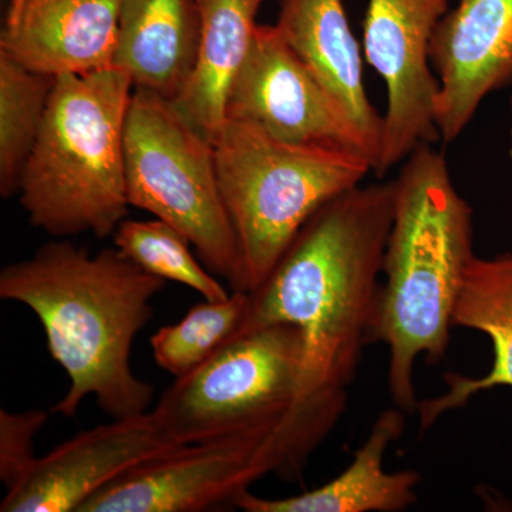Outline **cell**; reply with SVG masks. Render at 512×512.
<instances>
[{
	"label": "cell",
	"instance_id": "1",
	"mask_svg": "<svg viewBox=\"0 0 512 512\" xmlns=\"http://www.w3.org/2000/svg\"><path fill=\"white\" fill-rule=\"evenodd\" d=\"M393 211L394 180L343 192L306 222L249 293L244 329L289 323L301 330L306 397L348 392L373 343Z\"/></svg>",
	"mask_w": 512,
	"mask_h": 512
},
{
	"label": "cell",
	"instance_id": "2",
	"mask_svg": "<svg viewBox=\"0 0 512 512\" xmlns=\"http://www.w3.org/2000/svg\"><path fill=\"white\" fill-rule=\"evenodd\" d=\"M165 285L117 248L90 254L67 239L2 269L0 298L35 313L50 356L69 376L50 413L76 417L87 397L113 419L148 412L154 387L134 375L131 352Z\"/></svg>",
	"mask_w": 512,
	"mask_h": 512
},
{
	"label": "cell",
	"instance_id": "3",
	"mask_svg": "<svg viewBox=\"0 0 512 512\" xmlns=\"http://www.w3.org/2000/svg\"><path fill=\"white\" fill-rule=\"evenodd\" d=\"M474 256L473 210L457 191L446 157L420 144L394 178L392 229L384 254L373 343L389 348L393 406L417 410L413 370L420 356L440 362Z\"/></svg>",
	"mask_w": 512,
	"mask_h": 512
},
{
	"label": "cell",
	"instance_id": "4",
	"mask_svg": "<svg viewBox=\"0 0 512 512\" xmlns=\"http://www.w3.org/2000/svg\"><path fill=\"white\" fill-rule=\"evenodd\" d=\"M134 86L117 67L56 77L19 183L30 224L55 238H107L126 220L124 131Z\"/></svg>",
	"mask_w": 512,
	"mask_h": 512
},
{
	"label": "cell",
	"instance_id": "5",
	"mask_svg": "<svg viewBox=\"0 0 512 512\" xmlns=\"http://www.w3.org/2000/svg\"><path fill=\"white\" fill-rule=\"evenodd\" d=\"M222 200L237 238L235 291L264 284L306 222L373 171L356 151L285 143L228 119L214 141Z\"/></svg>",
	"mask_w": 512,
	"mask_h": 512
},
{
	"label": "cell",
	"instance_id": "6",
	"mask_svg": "<svg viewBox=\"0 0 512 512\" xmlns=\"http://www.w3.org/2000/svg\"><path fill=\"white\" fill-rule=\"evenodd\" d=\"M346 402L348 392L316 394L282 420L177 447L117 478L79 512H200L231 504L269 474L295 480Z\"/></svg>",
	"mask_w": 512,
	"mask_h": 512
},
{
	"label": "cell",
	"instance_id": "7",
	"mask_svg": "<svg viewBox=\"0 0 512 512\" xmlns=\"http://www.w3.org/2000/svg\"><path fill=\"white\" fill-rule=\"evenodd\" d=\"M130 207L183 232L212 274L239 281L237 238L222 200L214 143L173 101L134 90L124 131Z\"/></svg>",
	"mask_w": 512,
	"mask_h": 512
},
{
	"label": "cell",
	"instance_id": "8",
	"mask_svg": "<svg viewBox=\"0 0 512 512\" xmlns=\"http://www.w3.org/2000/svg\"><path fill=\"white\" fill-rule=\"evenodd\" d=\"M303 349L301 330L289 323L244 329L175 379L151 413L180 446L282 420L313 397L302 392Z\"/></svg>",
	"mask_w": 512,
	"mask_h": 512
},
{
	"label": "cell",
	"instance_id": "9",
	"mask_svg": "<svg viewBox=\"0 0 512 512\" xmlns=\"http://www.w3.org/2000/svg\"><path fill=\"white\" fill-rule=\"evenodd\" d=\"M448 0H369L363 20L365 60L387 93L377 177L402 164L420 144L440 141L436 126L439 80L430 45Z\"/></svg>",
	"mask_w": 512,
	"mask_h": 512
},
{
	"label": "cell",
	"instance_id": "10",
	"mask_svg": "<svg viewBox=\"0 0 512 512\" xmlns=\"http://www.w3.org/2000/svg\"><path fill=\"white\" fill-rule=\"evenodd\" d=\"M228 119L247 121L285 143L367 157L355 130L276 25L256 26L247 59L229 89Z\"/></svg>",
	"mask_w": 512,
	"mask_h": 512
},
{
	"label": "cell",
	"instance_id": "11",
	"mask_svg": "<svg viewBox=\"0 0 512 512\" xmlns=\"http://www.w3.org/2000/svg\"><path fill=\"white\" fill-rule=\"evenodd\" d=\"M180 444L165 436L153 413L113 419L37 458L6 491L2 512H79L104 487Z\"/></svg>",
	"mask_w": 512,
	"mask_h": 512
},
{
	"label": "cell",
	"instance_id": "12",
	"mask_svg": "<svg viewBox=\"0 0 512 512\" xmlns=\"http://www.w3.org/2000/svg\"><path fill=\"white\" fill-rule=\"evenodd\" d=\"M430 62L439 80L437 130L453 143L483 101L512 84V0H458L434 32Z\"/></svg>",
	"mask_w": 512,
	"mask_h": 512
},
{
	"label": "cell",
	"instance_id": "13",
	"mask_svg": "<svg viewBox=\"0 0 512 512\" xmlns=\"http://www.w3.org/2000/svg\"><path fill=\"white\" fill-rule=\"evenodd\" d=\"M123 0H19L9 6L0 52L60 77L113 67Z\"/></svg>",
	"mask_w": 512,
	"mask_h": 512
},
{
	"label": "cell",
	"instance_id": "14",
	"mask_svg": "<svg viewBox=\"0 0 512 512\" xmlns=\"http://www.w3.org/2000/svg\"><path fill=\"white\" fill-rule=\"evenodd\" d=\"M276 26L311 69L359 137L373 171L382 148L383 116L367 96L363 50L343 0H278Z\"/></svg>",
	"mask_w": 512,
	"mask_h": 512
},
{
	"label": "cell",
	"instance_id": "15",
	"mask_svg": "<svg viewBox=\"0 0 512 512\" xmlns=\"http://www.w3.org/2000/svg\"><path fill=\"white\" fill-rule=\"evenodd\" d=\"M404 413L393 406L373 423L365 443L352 464L322 487L292 497H258L245 491L232 501V507L245 512H400L417 501L416 488L421 476L414 470L389 473L384 457L390 444L402 437Z\"/></svg>",
	"mask_w": 512,
	"mask_h": 512
},
{
	"label": "cell",
	"instance_id": "16",
	"mask_svg": "<svg viewBox=\"0 0 512 512\" xmlns=\"http://www.w3.org/2000/svg\"><path fill=\"white\" fill-rule=\"evenodd\" d=\"M200 36L197 0H123L113 67L134 90L173 101L190 79Z\"/></svg>",
	"mask_w": 512,
	"mask_h": 512
},
{
	"label": "cell",
	"instance_id": "17",
	"mask_svg": "<svg viewBox=\"0 0 512 512\" xmlns=\"http://www.w3.org/2000/svg\"><path fill=\"white\" fill-rule=\"evenodd\" d=\"M453 326L487 336L493 345V365L487 375L476 379L448 373L447 392L417 404L421 431L484 390L512 389V251L493 258L474 256L457 299Z\"/></svg>",
	"mask_w": 512,
	"mask_h": 512
},
{
	"label": "cell",
	"instance_id": "18",
	"mask_svg": "<svg viewBox=\"0 0 512 512\" xmlns=\"http://www.w3.org/2000/svg\"><path fill=\"white\" fill-rule=\"evenodd\" d=\"M262 0H197L200 46L175 107L214 143L227 123L229 89L247 59Z\"/></svg>",
	"mask_w": 512,
	"mask_h": 512
},
{
	"label": "cell",
	"instance_id": "19",
	"mask_svg": "<svg viewBox=\"0 0 512 512\" xmlns=\"http://www.w3.org/2000/svg\"><path fill=\"white\" fill-rule=\"evenodd\" d=\"M55 77L33 72L0 52V194H18L35 146Z\"/></svg>",
	"mask_w": 512,
	"mask_h": 512
},
{
	"label": "cell",
	"instance_id": "20",
	"mask_svg": "<svg viewBox=\"0 0 512 512\" xmlns=\"http://www.w3.org/2000/svg\"><path fill=\"white\" fill-rule=\"evenodd\" d=\"M251 295L231 292L224 301H204L173 325L151 336L154 360L175 379L190 375L244 329Z\"/></svg>",
	"mask_w": 512,
	"mask_h": 512
},
{
	"label": "cell",
	"instance_id": "21",
	"mask_svg": "<svg viewBox=\"0 0 512 512\" xmlns=\"http://www.w3.org/2000/svg\"><path fill=\"white\" fill-rule=\"evenodd\" d=\"M114 248L148 274L177 282L204 301H224L231 293L197 261L183 232L161 220H124L113 234Z\"/></svg>",
	"mask_w": 512,
	"mask_h": 512
},
{
	"label": "cell",
	"instance_id": "22",
	"mask_svg": "<svg viewBox=\"0 0 512 512\" xmlns=\"http://www.w3.org/2000/svg\"><path fill=\"white\" fill-rule=\"evenodd\" d=\"M50 414L43 410H0V480L6 491L15 487L35 464V439Z\"/></svg>",
	"mask_w": 512,
	"mask_h": 512
},
{
	"label": "cell",
	"instance_id": "23",
	"mask_svg": "<svg viewBox=\"0 0 512 512\" xmlns=\"http://www.w3.org/2000/svg\"><path fill=\"white\" fill-rule=\"evenodd\" d=\"M18 2L19 0H9V6L16 5Z\"/></svg>",
	"mask_w": 512,
	"mask_h": 512
},
{
	"label": "cell",
	"instance_id": "24",
	"mask_svg": "<svg viewBox=\"0 0 512 512\" xmlns=\"http://www.w3.org/2000/svg\"><path fill=\"white\" fill-rule=\"evenodd\" d=\"M511 110H512V100H511Z\"/></svg>",
	"mask_w": 512,
	"mask_h": 512
}]
</instances>
